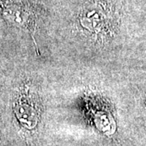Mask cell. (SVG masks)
<instances>
[{
    "instance_id": "cell-1",
    "label": "cell",
    "mask_w": 146,
    "mask_h": 146,
    "mask_svg": "<svg viewBox=\"0 0 146 146\" xmlns=\"http://www.w3.org/2000/svg\"><path fill=\"white\" fill-rule=\"evenodd\" d=\"M33 101L29 99H21L18 101L16 106V115L21 123L28 128L35 127L38 121V111L33 105Z\"/></svg>"
}]
</instances>
